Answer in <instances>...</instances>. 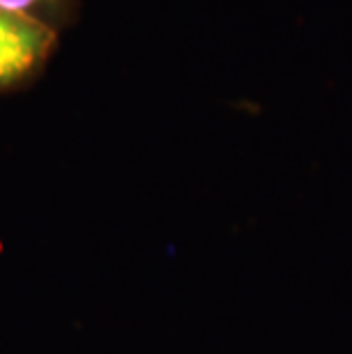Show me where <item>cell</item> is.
<instances>
[{
	"label": "cell",
	"mask_w": 352,
	"mask_h": 354,
	"mask_svg": "<svg viewBox=\"0 0 352 354\" xmlns=\"http://www.w3.org/2000/svg\"><path fill=\"white\" fill-rule=\"evenodd\" d=\"M57 32L0 10V94L35 82L57 46Z\"/></svg>",
	"instance_id": "6da1fadb"
},
{
	"label": "cell",
	"mask_w": 352,
	"mask_h": 354,
	"mask_svg": "<svg viewBox=\"0 0 352 354\" xmlns=\"http://www.w3.org/2000/svg\"><path fill=\"white\" fill-rule=\"evenodd\" d=\"M76 7L78 0H0V10L37 21L57 35L71 24Z\"/></svg>",
	"instance_id": "7a4b0ae2"
}]
</instances>
